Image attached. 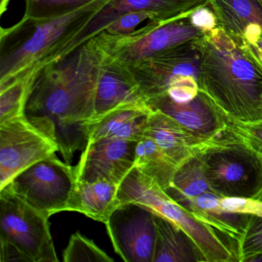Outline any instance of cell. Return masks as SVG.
<instances>
[{"label": "cell", "mask_w": 262, "mask_h": 262, "mask_svg": "<svg viewBox=\"0 0 262 262\" xmlns=\"http://www.w3.org/2000/svg\"><path fill=\"white\" fill-rule=\"evenodd\" d=\"M199 92L197 78L178 76L171 82L164 95L176 103L183 104L192 101L199 95Z\"/></svg>", "instance_id": "cell-28"}, {"label": "cell", "mask_w": 262, "mask_h": 262, "mask_svg": "<svg viewBox=\"0 0 262 262\" xmlns=\"http://www.w3.org/2000/svg\"><path fill=\"white\" fill-rule=\"evenodd\" d=\"M128 106L149 107L128 66L105 54L98 79L94 116L90 122Z\"/></svg>", "instance_id": "cell-15"}, {"label": "cell", "mask_w": 262, "mask_h": 262, "mask_svg": "<svg viewBox=\"0 0 262 262\" xmlns=\"http://www.w3.org/2000/svg\"><path fill=\"white\" fill-rule=\"evenodd\" d=\"M152 21V16L145 12H130L119 16L104 31L111 35L125 36L135 32L136 27L145 20Z\"/></svg>", "instance_id": "cell-30"}, {"label": "cell", "mask_w": 262, "mask_h": 262, "mask_svg": "<svg viewBox=\"0 0 262 262\" xmlns=\"http://www.w3.org/2000/svg\"><path fill=\"white\" fill-rule=\"evenodd\" d=\"M136 144L114 138L88 142L74 166L78 182L107 181L120 185L135 168Z\"/></svg>", "instance_id": "cell-12"}, {"label": "cell", "mask_w": 262, "mask_h": 262, "mask_svg": "<svg viewBox=\"0 0 262 262\" xmlns=\"http://www.w3.org/2000/svg\"><path fill=\"white\" fill-rule=\"evenodd\" d=\"M95 0H26L24 18L51 19L73 13Z\"/></svg>", "instance_id": "cell-25"}, {"label": "cell", "mask_w": 262, "mask_h": 262, "mask_svg": "<svg viewBox=\"0 0 262 262\" xmlns=\"http://www.w3.org/2000/svg\"><path fill=\"white\" fill-rule=\"evenodd\" d=\"M213 192L220 197L260 200L262 158L250 149L235 133L199 153Z\"/></svg>", "instance_id": "cell-5"}, {"label": "cell", "mask_w": 262, "mask_h": 262, "mask_svg": "<svg viewBox=\"0 0 262 262\" xmlns=\"http://www.w3.org/2000/svg\"><path fill=\"white\" fill-rule=\"evenodd\" d=\"M220 205L222 209L228 212L262 217V200L259 199L221 197Z\"/></svg>", "instance_id": "cell-31"}, {"label": "cell", "mask_w": 262, "mask_h": 262, "mask_svg": "<svg viewBox=\"0 0 262 262\" xmlns=\"http://www.w3.org/2000/svg\"><path fill=\"white\" fill-rule=\"evenodd\" d=\"M220 196L206 192L197 197L185 199L181 205L196 219L238 242L243 235L250 214H236L222 209Z\"/></svg>", "instance_id": "cell-19"}, {"label": "cell", "mask_w": 262, "mask_h": 262, "mask_svg": "<svg viewBox=\"0 0 262 262\" xmlns=\"http://www.w3.org/2000/svg\"><path fill=\"white\" fill-rule=\"evenodd\" d=\"M110 0H95L66 16L51 19L23 17L0 30V86L25 74L84 28Z\"/></svg>", "instance_id": "cell-3"}, {"label": "cell", "mask_w": 262, "mask_h": 262, "mask_svg": "<svg viewBox=\"0 0 262 262\" xmlns=\"http://www.w3.org/2000/svg\"><path fill=\"white\" fill-rule=\"evenodd\" d=\"M116 252L126 262H154L157 241L155 214L148 208L125 202L105 224Z\"/></svg>", "instance_id": "cell-10"}, {"label": "cell", "mask_w": 262, "mask_h": 262, "mask_svg": "<svg viewBox=\"0 0 262 262\" xmlns=\"http://www.w3.org/2000/svg\"><path fill=\"white\" fill-rule=\"evenodd\" d=\"M209 4V0H110V2L76 33L70 44L81 47L105 30L116 19L130 12H145L155 22H165L191 14L194 10Z\"/></svg>", "instance_id": "cell-13"}, {"label": "cell", "mask_w": 262, "mask_h": 262, "mask_svg": "<svg viewBox=\"0 0 262 262\" xmlns=\"http://www.w3.org/2000/svg\"><path fill=\"white\" fill-rule=\"evenodd\" d=\"M59 151L57 142L27 116L0 123V189L33 164Z\"/></svg>", "instance_id": "cell-9"}, {"label": "cell", "mask_w": 262, "mask_h": 262, "mask_svg": "<svg viewBox=\"0 0 262 262\" xmlns=\"http://www.w3.org/2000/svg\"><path fill=\"white\" fill-rule=\"evenodd\" d=\"M217 27L228 34L254 46L262 38V4L260 0H209Z\"/></svg>", "instance_id": "cell-17"}, {"label": "cell", "mask_w": 262, "mask_h": 262, "mask_svg": "<svg viewBox=\"0 0 262 262\" xmlns=\"http://www.w3.org/2000/svg\"><path fill=\"white\" fill-rule=\"evenodd\" d=\"M38 73L28 72L0 86V123L25 116L27 102Z\"/></svg>", "instance_id": "cell-24"}, {"label": "cell", "mask_w": 262, "mask_h": 262, "mask_svg": "<svg viewBox=\"0 0 262 262\" xmlns=\"http://www.w3.org/2000/svg\"><path fill=\"white\" fill-rule=\"evenodd\" d=\"M165 191L178 203L206 192H213L200 154L195 155L179 167L171 187Z\"/></svg>", "instance_id": "cell-23"}, {"label": "cell", "mask_w": 262, "mask_h": 262, "mask_svg": "<svg viewBox=\"0 0 262 262\" xmlns=\"http://www.w3.org/2000/svg\"><path fill=\"white\" fill-rule=\"evenodd\" d=\"M252 49L255 56L258 58L259 60L262 63V38L259 39L254 46H249Z\"/></svg>", "instance_id": "cell-33"}, {"label": "cell", "mask_w": 262, "mask_h": 262, "mask_svg": "<svg viewBox=\"0 0 262 262\" xmlns=\"http://www.w3.org/2000/svg\"><path fill=\"white\" fill-rule=\"evenodd\" d=\"M119 198L122 203L142 205L179 227L195 247L202 261H237L236 254L219 237L215 229L196 219L137 168H133L120 184Z\"/></svg>", "instance_id": "cell-4"}, {"label": "cell", "mask_w": 262, "mask_h": 262, "mask_svg": "<svg viewBox=\"0 0 262 262\" xmlns=\"http://www.w3.org/2000/svg\"><path fill=\"white\" fill-rule=\"evenodd\" d=\"M49 220L8 186L0 189V242L17 248L29 262L59 260Z\"/></svg>", "instance_id": "cell-8"}, {"label": "cell", "mask_w": 262, "mask_h": 262, "mask_svg": "<svg viewBox=\"0 0 262 262\" xmlns=\"http://www.w3.org/2000/svg\"><path fill=\"white\" fill-rule=\"evenodd\" d=\"M145 136L152 139L178 168L205 148V142L159 110H151Z\"/></svg>", "instance_id": "cell-16"}, {"label": "cell", "mask_w": 262, "mask_h": 262, "mask_svg": "<svg viewBox=\"0 0 262 262\" xmlns=\"http://www.w3.org/2000/svg\"><path fill=\"white\" fill-rule=\"evenodd\" d=\"M199 46V90L231 120L262 119V63L252 49L219 27Z\"/></svg>", "instance_id": "cell-2"}, {"label": "cell", "mask_w": 262, "mask_h": 262, "mask_svg": "<svg viewBox=\"0 0 262 262\" xmlns=\"http://www.w3.org/2000/svg\"><path fill=\"white\" fill-rule=\"evenodd\" d=\"M190 16L165 22L150 21L148 25L125 36L102 31L95 38L108 57L126 66L134 65L173 47L203 37L205 33L191 24Z\"/></svg>", "instance_id": "cell-7"}, {"label": "cell", "mask_w": 262, "mask_h": 262, "mask_svg": "<svg viewBox=\"0 0 262 262\" xmlns=\"http://www.w3.org/2000/svg\"><path fill=\"white\" fill-rule=\"evenodd\" d=\"M231 122L242 142L262 158V119L251 122Z\"/></svg>", "instance_id": "cell-29"}, {"label": "cell", "mask_w": 262, "mask_h": 262, "mask_svg": "<svg viewBox=\"0 0 262 262\" xmlns=\"http://www.w3.org/2000/svg\"><path fill=\"white\" fill-rule=\"evenodd\" d=\"M135 168L154 180L165 191L171 187L179 168L156 142L146 136L136 144Z\"/></svg>", "instance_id": "cell-22"}, {"label": "cell", "mask_w": 262, "mask_h": 262, "mask_svg": "<svg viewBox=\"0 0 262 262\" xmlns=\"http://www.w3.org/2000/svg\"><path fill=\"white\" fill-rule=\"evenodd\" d=\"M260 200H262V197H261V199H260Z\"/></svg>", "instance_id": "cell-36"}, {"label": "cell", "mask_w": 262, "mask_h": 262, "mask_svg": "<svg viewBox=\"0 0 262 262\" xmlns=\"http://www.w3.org/2000/svg\"><path fill=\"white\" fill-rule=\"evenodd\" d=\"M119 186L120 185L107 181H77L73 211L82 213L93 220L106 223L122 204L119 198Z\"/></svg>", "instance_id": "cell-20"}, {"label": "cell", "mask_w": 262, "mask_h": 262, "mask_svg": "<svg viewBox=\"0 0 262 262\" xmlns=\"http://www.w3.org/2000/svg\"><path fill=\"white\" fill-rule=\"evenodd\" d=\"M154 214L157 227L154 262L202 261L195 247L182 229Z\"/></svg>", "instance_id": "cell-21"}, {"label": "cell", "mask_w": 262, "mask_h": 262, "mask_svg": "<svg viewBox=\"0 0 262 262\" xmlns=\"http://www.w3.org/2000/svg\"><path fill=\"white\" fill-rule=\"evenodd\" d=\"M237 245V261H262V217L250 216Z\"/></svg>", "instance_id": "cell-27"}, {"label": "cell", "mask_w": 262, "mask_h": 262, "mask_svg": "<svg viewBox=\"0 0 262 262\" xmlns=\"http://www.w3.org/2000/svg\"><path fill=\"white\" fill-rule=\"evenodd\" d=\"M150 107L128 106L113 110L88 124V142L114 138L139 142L145 136Z\"/></svg>", "instance_id": "cell-18"}, {"label": "cell", "mask_w": 262, "mask_h": 262, "mask_svg": "<svg viewBox=\"0 0 262 262\" xmlns=\"http://www.w3.org/2000/svg\"><path fill=\"white\" fill-rule=\"evenodd\" d=\"M260 3H261V4H262V0H260Z\"/></svg>", "instance_id": "cell-35"}, {"label": "cell", "mask_w": 262, "mask_h": 262, "mask_svg": "<svg viewBox=\"0 0 262 262\" xmlns=\"http://www.w3.org/2000/svg\"><path fill=\"white\" fill-rule=\"evenodd\" d=\"M200 39L173 47L128 66L146 102L165 94L171 82L178 76H193L199 79Z\"/></svg>", "instance_id": "cell-11"}, {"label": "cell", "mask_w": 262, "mask_h": 262, "mask_svg": "<svg viewBox=\"0 0 262 262\" xmlns=\"http://www.w3.org/2000/svg\"><path fill=\"white\" fill-rule=\"evenodd\" d=\"M30 206L48 217L61 211H73L77 188L75 167L56 154L33 164L7 185Z\"/></svg>", "instance_id": "cell-6"}, {"label": "cell", "mask_w": 262, "mask_h": 262, "mask_svg": "<svg viewBox=\"0 0 262 262\" xmlns=\"http://www.w3.org/2000/svg\"><path fill=\"white\" fill-rule=\"evenodd\" d=\"M152 110H159L177 121L204 142L214 140L229 128L231 119L202 92L191 102L179 104L168 96H159L147 101Z\"/></svg>", "instance_id": "cell-14"}, {"label": "cell", "mask_w": 262, "mask_h": 262, "mask_svg": "<svg viewBox=\"0 0 262 262\" xmlns=\"http://www.w3.org/2000/svg\"><path fill=\"white\" fill-rule=\"evenodd\" d=\"M10 0H0V16H3L7 10Z\"/></svg>", "instance_id": "cell-34"}, {"label": "cell", "mask_w": 262, "mask_h": 262, "mask_svg": "<svg viewBox=\"0 0 262 262\" xmlns=\"http://www.w3.org/2000/svg\"><path fill=\"white\" fill-rule=\"evenodd\" d=\"M105 53L96 38L38 73L26 108L29 120L54 139L67 163L88 143Z\"/></svg>", "instance_id": "cell-1"}, {"label": "cell", "mask_w": 262, "mask_h": 262, "mask_svg": "<svg viewBox=\"0 0 262 262\" xmlns=\"http://www.w3.org/2000/svg\"><path fill=\"white\" fill-rule=\"evenodd\" d=\"M190 20L194 27L205 33L217 27V17L209 4L194 10L190 16Z\"/></svg>", "instance_id": "cell-32"}, {"label": "cell", "mask_w": 262, "mask_h": 262, "mask_svg": "<svg viewBox=\"0 0 262 262\" xmlns=\"http://www.w3.org/2000/svg\"><path fill=\"white\" fill-rule=\"evenodd\" d=\"M63 260L65 262H113L114 259L99 248L92 239L76 232L70 237L64 251Z\"/></svg>", "instance_id": "cell-26"}]
</instances>
